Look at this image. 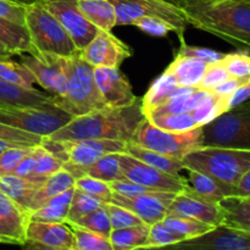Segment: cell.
Wrapping results in <instances>:
<instances>
[{"label":"cell","instance_id":"cell-1","mask_svg":"<svg viewBox=\"0 0 250 250\" xmlns=\"http://www.w3.org/2000/svg\"><path fill=\"white\" fill-rule=\"evenodd\" d=\"M180 9L194 28L250 49V0H189Z\"/></svg>","mask_w":250,"mask_h":250},{"label":"cell","instance_id":"cell-2","mask_svg":"<svg viewBox=\"0 0 250 250\" xmlns=\"http://www.w3.org/2000/svg\"><path fill=\"white\" fill-rule=\"evenodd\" d=\"M146 115L142 98L125 106H106L88 114L75 116L48 138L53 141L117 139L131 142L137 127Z\"/></svg>","mask_w":250,"mask_h":250},{"label":"cell","instance_id":"cell-3","mask_svg":"<svg viewBox=\"0 0 250 250\" xmlns=\"http://www.w3.org/2000/svg\"><path fill=\"white\" fill-rule=\"evenodd\" d=\"M67 76L65 95L54 99L56 107L75 117L107 106L95 83L94 67L82 58L80 50L68 56Z\"/></svg>","mask_w":250,"mask_h":250},{"label":"cell","instance_id":"cell-4","mask_svg":"<svg viewBox=\"0 0 250 250\" xmlns=\"http://www.w3.org/2000/svg\"><path fill=\"white\" fill-rule=\"evenodd\" d=\"M186 168L199 171L220 182L236 186L250 170V150L200 146L182 159Z\"/></svg>","mask_w":250,"mask_h":250},{"label":"cell","instance_id":"cell-5","mask_svg":"<svg viewBox=\"0 0 250 250\" xmlns=\"http://www.w3.org/2000/svg\"><path fill=\"white\" fill-rule=\"evenodd\" d=\"M26 28L36 53L68 58L78 51L66 29L39 0L27 5Z\"/></svg>","mask_w":250,"mask_h":250},{"label":"cell","instance_id":"cell-6","mask_svg":"<svg viewBox=\"0 0 250 250\" xmlns=\"http://www.w3.org/2000/svg\"><path fill=\"white\" fill-rule=\"evenodd\" d=\"M202 146L250 150V99L202 126Z\"/></svg>","mask_w":250,"mask_h":250},{"label":"cell","instance_id":"cell-7","mask_svg":"<svg viewBox=\"0 0 250 250\" xmlns=\"http://www.w3.org/2000/svg\"><path fill=\"white\" fill-rule=\"evenodd\" d=\"M132 143L182 160L188 153L202 146V127L183 132H171L154 126L144 119L137 127Z\"/></svg>","mask_w":250,"mask_h":250},{"label":"cell","instance_id":"cell-8","mask_svg":"<svg viewBox=\"0 0 250 250\" xmlns=\"http://www.w3.org/2000/svg\"><path fill=\"white\" fill-rule=\"evenodd\" d=\"M72 117L59 107H0V124L42 137L50 136Z\"/></svg>","mask_w":250,"mask_h":250},{"label":"cell","instance_id":"cell-9","mask_svg":"<svg viewBox=\"0 0 250 250\" xmlns=\"http://www.w3.org/2000/svg\"><path fill=\"white\" fill-rule=\"evenodd\" d=\"M116 11L117 26L131 24L141 16H155L168 22L175 28L180 41H183L188 22L180 7L164 0H109Z\"/></svg>","mask_w":250,"mask_h":250},{"label":"cell","instance_id":"cell-10","mask_svg":"<svg viewBox=\"0 0 250 250\" xmlns=\"http://www.w3.org/2000/svg\"><path fill=\"white\" fill-rule=\"evenodd\" d=\"M20 62L23 63L53 99L65 95L67 88L68 58L53 54H20Z\"/></svg>","mask_w":250,"mask_h":250},{"label":"cell","instance_id":"cell-11","mask_svg":"<svg viewBox=\"0 0 250 250\" xmlns=\"http://www.w3.org/2000/svg\"><path fill=\"white\" fill-rule=\"evenodd\" d=\"M119 163L122 173L127 180L151 190L177 194L187 188L185 176L168 175L127 153H119Z\"/></svg>","mask_w":250,"mask_h":250},{"label":"cell","instance_id":"cell-12","mask_svg":"<svg viewBox=\"0 0 250 250\" xmlns=\"http://www.w3.org/2000/svg\"><path fill=\"white\" fill-rule=\"evenodd\" d=\"M58 20L76 44L78 50L84 49L100 29L90 23L81 12L77 0H39Z\"/></svg>","mask_w":250,"mask_h":250},{"label":"cell","instance_id":"cell-13","mask_svg":"<svg viewBox=\"0 0 250 250\" xmlns=\"http://www.w3.org/2000/svg\"><path fill=\"white\" fill-rule=\"evenodd\" d=\"M182 250H250V232L219 225L207 233L168 247Z\"/></svg>","mask_w":250,"mask_h":250},{"label":"cell","instance_id":"cell-14","mask_svg":"<svg viewBox=\"0 0 250 250\" xmlns=\"http://www.w3.org/2000/svg\"><path fill=\"white\" fill-rule=\"evenodd\" d=\"M80 51L82 58L93 67L119 68L132 55L128 45L109 31H99L92 42Z\"/></svg>","mask_w":250,"mask_h":250},{"label":"cell","instance_id":"cell-15","mask_svg":"<svg viewBox=\"0 0 250 250\" xmlns=\"http://www.w3.org/2000/svg\"><path fill=\"white\" fill-rule=\"evenodd\" d=\"M167 215L190 217L211 226H219L224 222V209L220 203L195 194L189 188L177 193L168 208Z\"/></svg>","mask_w":250,"mask_h":250},{"label":"cell","instance_id":"cell-16","mask_svg":"<svg viewBox=\"0 0 250 250\" xmlns=\"http://www.w3.org/2000/svg\"><path fill=\"white\" fill-rule=\"evenodd\" d=\"M175 195V193L159 190H153L138 197H124L114 193L111 203L127 208L134 212L144 224L151 226L165 219Z\"/></svg>","mask_w":250,"mask_h":250},{"label":"cell","instance_id":"cell-17","mask_svg":"<svg viewBox=\"0 0 250 250\" xmlns=\"http://www.w3.org/2000/svg\"><path fill=\"white\" fill-rule=\"evenodd\" d=\"M23 248L72 250L73 234L66 222L31 221L27 225Z\"/></svg>","mask_w":250,"mask_h":250},{"label":"cell","instance_id":"cell-18","mask_svg":"<svg viewBox=\"0 0 250 250\" xmlns=\"http://www.w3.org/2000/svg\"><path fill=\"white\" fill-rule=\"evenodd\" d=\"M60 142V141H59ZM128 142L117 139H84L62 142L66 153L65 163L89 166L111 153H124Z\"/></svg>","mask_w":250,"mask_h":250},{"label":"cell","instance_id":"cell-19","mask_svg":"<svg viewBox=\"0 0 250 250\" xmlns=\"http://www.w3.org/2000/svg\"><path fill=\"white\" fill-rule=\"evenodd\" d=\"M94 78L107 106H125L136 102L128 78L116 67H94Z\"/></svg>","mask_w":250,"mask_h":250},{"label":"cell","instance_id":"cell-20","mask_svg":"<svg viewBox=\"0 0 250 250\" xmlns=\"http://www.w3.org/2000/svg\"><path fill=\"white\" fill-rule=\"evenodd\" d=\"M29 214L0 190V239L1 243L22 244L26 242Z\"/></svg>","mask_w":250,"mask_h":250},{"label":"cell","instance_id":"cell-21","mask_svg":"<svg viewBox=\"0 0 250 250\" xmlns=\"http://www.w3.org/2000/svg\"><path fill=\"white\" fill-rule=\"evenodd\" d=\"M56 107L51 95L37 90L36 88H24L2 80L0 77V107Z\"/></svg>","mask_w":250,"mask_h":250},{"label":"cell","instance_id":"cell-22","mask_svg":"<svg viewBox=\"0 0 250 250\" xmlns=\"http://www.w3.org/2000/svg\"><path fill=\"white\" fill-rule=\"evenodd\" d=\"M185 170L187 171V177H185L187 187L195 194L215 203H220L226 197H236L234 186L220 182L199 171L186 167Z\"/></svg>","mask_w":250,"mask_h":250},{"label":"cell","instance_id":"cell-23","mask_svg":"<svg viewBox=\"0 0 250 250\" xmlns=\"http://www.w3.org/2000/svg\"><path fill=\"white\" fill-rule=\"evenodd\" d=\"M44 181L16 175L0 176V190L29 214V205Z\"/></svg>","mask_w":250,"mask_h":250},{"label":"cell","instance_id":"cell-24","mask_svg":"<svg viewBox=\"0 0 250 250\" xmlns=\"http://www.w3.org/2000/svg\"><path fill=\"white\" fill-rule=\"evenodd\" d=\"M124 153L129 154L133 158L138 159V160L143 161V163L148 164V165L153 166V167L158 168L163 172L168 173V175L180 176L185 168L182 160H180V159L164 155L158 151L143 148V146L132 143V142H128L126 144V149H125Z\"/></svg>","mask_w":250,"mask_h":250},{"label":"cell","instance_id":"cell-25","mask_svg":"<svg viewBox=\"0 0 250 250\" xmlns=\"http://www.w3.org/2000/svg\"><path fill=\"white\" fill-rule=\"evenodd\" d=\"M0 43L15 55L36 54L26 26L0 17Z\"/></svg>","mask_w":250,"mask_h":250},{"label":"cell","instance_id":"cell-26","mask_svg":"<svg viewBox=\"0 0 250 250\" xmlns=\"http://www.w3.org/2000/svg\"><path fill=\"white\" fill-rule=\"evenodd\" d=\"M77 5L85 19L100 31L111 32L116 23V11L109 0H77Z\"/></svg>","mask_w":250,"mask_h":250},{"label":"cell","instance_id":"cell-27","mask_svg":"<svg viewBox=\"0 0 250 250\" xmlns=\"http://www.w3.org/2000/svg\"><path fill=\"white\" fill-rule=\"evenodd\" d=\"M75 177H73L70 172L63 170V168H61L58 172L50 175L45 181H44L43 185L39 187V189L37 190L36 194H34L33 199H32L31 202V205H29V212L39 209V208L43 207L49 199L61 194L62 192L67 190L68 188L73 187V186H75Z\"/></svg>","mask_w":250,"mask_h":250},{"label":"cell","instance_id":"cell-28","mask_svg":"<svg viewBox=\"0 0 250 250\" xmlns=\"http://www.w3.org/2000/svg\"><path fill=\"white\" fill-rule=\"evenodd\" d=\"M207 66L208 62L200 59L176 55L175 60L168 65L166 70L177 78L180 85L199 87Z\"/></svg>","mask_w":250,"mask_h":250},{"label":"cell","instance_id":"cell-29","mask_svg":"<svg viewBox=\"0 0 250 250\" xmlns=\"http://www.w3.org/2000/svg\"><path fill=\"white\" fill-rule=\"evenodd\" d=\"M73 192H75V186L49 199L43 207L29 212V220L42 222H65L70 210Z\"/></svg>","mask_w":250,"mask_h":250},{"label":"cell","instance_id":"cell-30","mask_svg":"<svg viewBox=\"0 0 250 250\" xmlns=\"http://www.w3.org/2000/svg\"><path fill=\"white\" fill-rule=\"evenodd\" d=\"M149 225L141 224L125 229H112L109 241L112 250L146 249L148 244Z\"/></svg>","mask_w":250,"mask_h":250},{"label":"cell","instance_id":"cell-31","mask_svg":"<svg viewBox=\"0 0 250 250\" xmlns=\"http://www.w3.org/2000/svg\"><path fill=\"white\" fill-rule=\"evenodd\" d=\"M220 205L224 209L222 225L250 232V197H226Z\"/></svg>","mask_w":250,"mask_h":250},{"label":"cell","instance_id":"cell-32","mask_svg":"<svg viewBox=\"0 0 250 250\" xmlns=\"http://www.w3.org/2000/svg\"><path fill=\"white\" fill-rule=\"evenodd\" d=\"M178 84V81L175 76L167 70L164 71L160 77L156 78L150 85L146 94L142 98V105H143L144 115L150 111L154 107L159 106L167 100L171 92L175 89Z\"/></svg>","mask_w":250,"mask_h":250},{"label":"cell","instance_id":"cell-33","mask_svg":"<svg viewBox=\"0 0 250 250\" xmlns=\"http://www.w3.org/2000/svg\"><path fill=\"white\" fill-rule=\"evenodd\" d=\"M65 222L68 225L73 234L72 250H112L107 238H104L89 229H83L73 222Z\"/></svg>","mask_w":250,"mask_h":250},{"label":"cell","instance_id":"cell-34","mask_svg":"<svg viewBox=\"0 0 250 250\" xmlns=\"http://www.w3.org/2000/svg\"><path fill=\"white\" fill-rule=\"evenodd\" d=\"M0 77L24 88H34L33 84L37 83L31 71L23 63L11 60V58L0 59Z\"/></svg>","mask_w":250,"mask_h":250},{"label":"cell","instance_id":"cell-35","mask_svg":"<svg viewBox=\"0 0 250 250\" xmlns=\"http://www.w3.org/2000/svg\"><path fill=\"white\" fill-rule=\"evenodd\" d=\"M163 222L166 226L170 227L173 232L185 237V239L194 238V237L200 236V234L207 233L208 231H210L214 227L211 225L199 221V220L183 216H173V215H166Z\"/></svg>","mask_w":250,"mask_h":250},{"label":"cell","instance_id":"cell-36","mask_svg":"<svg viewBox=\"0 0 250 250\" xmlns=\"http://www.w3.org/2000/svg\"><path fill=\"white\" fill-rule=\"evenodd\" d=\"M146 119L161 129L171 132H183L188 129L197 128L198 125L190 112H180V114H161L151 115Z\"/></svg>","mask_w":250,"mask_h":250},{"label":"cell","instance_id":"cell-37","mask_svg":"<svg viewBox=\"0 0 250 250\" xmlns=\"http://www.w3.org/2000/svg\"><path fill=\"white\" fill-rule=\"evenodd\" d=\"M104 203L100 202L97 198L92 197V195L87 194V193L82 192L81 189L75 187V192H73L72 200H71L70 210H68L67 222H76L81 219V217L85 216L89 212L94 211L98 208L103 207Z\"/></svg>","mask_w":250,"mask_h":250},{"label":"cell","instance_id":"cell-38","mask_svg":"<svg viewBox=\"0 0 250 250\" xmlns=\"http://www.w3.org/2000/svg\"><path fill=\"white\" fill-rule=\"evenodd\" d=\"M73 224L78 225V226L83 227V229H89V231L94 232V233L99 234V236L107 239H109L110 233H111L112 231L111 222H110V217L109 214H107V210L106 208H105V205L98 208V209L89 212V214L85 215V216L81 217L78 221L73 222Z\"/></svg>","mask_w":250,"mask_h":250},{"label":"cell","instance_id":"cell-39","mask_svg":"<svg viewBox=\"0 0 250 250\" xmlns=\"http://www.w3.org/2000/svg\"><path fill=\"white\" fill-rule=\"evenodd\" d=\"M37 154L38 156H37L36 168H34L33 175L29 178L45 181L49 176L62 168L63 161L46 150L42 144L37 146Z\"/></svg>","mask_w":250,"mask_h":250},{"label":"cell","instance_id":"cell-40","mask_svg":"<svg viewBox=\"0 0 250 250\" xmlns=\"http://www.w3.org/2000/svg\"><path fill=\"white\" fill-rule=\"evenodd\" d=\"M181 241H185V237L173 232L163 221H159L149 226L148 244H146V249L165 248V247H171Z\"/></svg>","mask_w":250,"mask_h":250},{"label":"cell","instance_id":"cell-41","mask_svg":"<svg viewBox=\"0 0 250 250\" xmlns=\"http://www.w3.org/2000/svg\"><path fill=\"white\" fill-rule=\"evenodd\" d=\"M75 187L81 189L82 192L97 198L103 203H111L112 189L110 188L109 183L105 181L98 180V178L90 177V176H82L76 178Z\"/></svg>","mask_w":250,"mask_h":250},{"label":"cell","instance_id":"cell-42","mask_svg":"<svg viewBox=\"0 0 250 250\" xmlns=\"http://www.w3.org/2000/svg\"><path fill=\"white\" fill-rule=\"evenodd\" d=\"M104 205L107 210V214H109L112 229H125V227L144 224L134 212H132L127 208L114 204V203H105Z\"/></svg>","mask_w":250,"mask_h":250},{"label":"cell","instance_id":"cell-43","mask_svg":"<svg viewBox=\"0 0 250 250\" xmlns=\"http://www.w3.org/2000/svg\"><path fill=\"white\" fill-rule=\"evenodd\" d=\"M131 24L153 37H166L170 32H175V28L168 22L155 16L137 17L131 22Z\"/></svg>","mask_w":250,"mask_h":250},{"label":"cell","instance_id":"cell-44","mask_svg":"<svg viewBox=\"0 0 250 250\" xmlns=\"http://www.w3.org/2000/svg\"><path fill=\"white\" fill-rule=\"evenodd\" d=\"M222 62L229 71V76L244 78V80L250 77V55L248 53L238 51V53L225 54Z\"/></svg>","mask_w":250,"mask_h":250},{"label":"cell","instance_id":"cell-45","mask_svg":"<svg viewBox=\"0 0 250 250\" xmlns=\"http://www.w3.org/2000/svg\"><path fill=\"white\" fill-rule=\"evenodd\" d=\"M31 149L32 146H19L5 150L0 155V176L12 175L20 161L31 151Z\"/></svg>","mask_w":250,"mask_h":250},{"label":"cell","instance_id":"cell-46","mask_svg":"<svg viewBox=\"0 0 250 250\" xmlns=\"http://www.w3.org/2000/svg\"><path fill=\"white\" fill-rule=\"evenodd\" d=\"M229 77V73L227 68L225 67L222 59L219 61H215V62H210L208 63L207 68H205V72L199 83V88L211 90L212 88L216 87L217 84L224 82Z\"/></svg>","mask_w":250,"mask_h":250},{"label":"cell","instance_id":"cell-47","mask_svg":"<svg viewBox=\"0 0 250 250\" xmlns=\"http://www.w3.org/2000/svg\"><path fill=\"white\" fill-rule=\"evenodd\" d=\"M0 139L16 142V143L24 144V146H33L41 144L43 137L31 133V132H26L22 131V129H17L14 128V127L6 126L4 124H0Z\"/></svg>","mask_w":250,"mask_h":250},{"label":"cell","instance_id":"cell-48","mask_svg":"<svg viewBox=\"0 0 250 250\" xmlns=\"http://www.w3.org/2000/svg\"><path fill=\"white\" fill-rule=\"evenodd\" d=\"M177 55L200 59V60L210 63V62H215V61H219L221 60V59H224L225 54L220 53V51H216V50H212V49L188 45V44H186L185 39H183V41H181V46Z\"/></svg>","mask_w":250,"mask_h":250},{"label":"cell","instance_id":"cell-49","mask_svg":"<svg viewBox=\"0 0 250 250\" xmlns=\"http://www.w3.org/2000/svg\"><path fill=\"white\" fill-rule=\"evenodd\" d=\"M27 5L12 1V0H0V17L17 24L26 26Z\"/></svg>","mask_w":250,"mask_h":250},{"label":"cell","instance_id":"cell-50","mask_svg":"<svg viewBox=\"0 0 250 250\" xmlns=\"http://www.w3.org/2000/svg\"><path fill=\"white\" fill-rule=\"evenodd\" d=\"M107 183H109L112 192L124 195V197H138V195L153 192V190L149 189V188L138 185V183L136 182H132V181L127 180V178L126 180L121 181H112V182Z\"/></svg>","mask_w":250,"mask_h":250},{"label":"cell","instance_id":"cell-51","mask_svg":"<svg viewBox=\"0 0 250 250\" xmlns=\"http://www.w3.org/2000/svg\"><path fill=\"white\" fill-rule=\"evenodd\" d=\"M37 146H32L31 151L20 161V164L17 165V167L15 168L14 173L12 175L20 176V177H31L34 172V168L37 165Z\"/></svg>","mask_w":250,"mask_h":250},{"label":"cell","instance_id":"cell-52","mask_svg":"<svg viewBox=\"0 0 250 250\" xmlns=\"http://www.w3.org/2000/svg\"><path fill=\"white\" fill-rule=\"evenodd\" d=\"M250 99V77L247 81H244L229 98V110L233 109V107L238 106V105L243 104L247 100Z\"/></svg>","mask_w":250,"mask_h":250},{"label":"cell","instance_id":"cell-53","mask_svg":"<svg viewBox=\"0 0 250 250\" xmlns=\"http://www.w3.org/2000/svg\"><path fill=\"white\" fill-rule=\"evenodd\" d=\"M248 80V78H247ZM244 78H238V77H233V76H229V78L221 82L220 84H217L216 87H214L211 89V92L214 94L219 95V97H229L242 83L244 82Z\"/></svg>","mask_w":250,"mask_h":250},{"label":"cell","instance_id":"cell-54","mask_svg":"<svg viewBox=\"0 0 250 250\" xmlns=\"http://www.w3.org/2000/svg\"><path fill=\"white\" fill-rule=\"evenodd\" d=\"M236 197H250V170L247 171L234 186Z\"/></svg>","mask_w":250,"mask_h":250},{"label":"cell","instance_id":"cell-55","mask_svg":"<svg viewBox=\"0 0 250 250\" xmlns=\"http://www.w3.org/2000/svg\"><path fill=\"white\" fill-rule=\"evenodd\" d=\"M24 146V144L16 143V142L5 141V139H0V155H1L5 150H7V149L12 148V146Z\"/></svg>","mask_w":250,"mask_h":250},{"label":"cell","instance_id":"cell-56","mask_svg":"<svg viewBox=\"0 0 250 250\" xmlns=\"http://www.w3.org/2000/svg\"><path fill=\"white\" fill-rule=\"evenodd\" d=\"M12 56H15V54L11 53L6 46H4L1 43H0V59L12 58Z\"/></svg>","mask_w":250,"mask_h":250},{"label":"cell","instance_id":"cell-57","mask_svg":"<svg viewBox=\"0 0 250 250\" xmlns=\"http://www.w3.org/2000/svg\"><path fill=\"white\" fill-rule=\"evenodd\" d=\"M12 1H16V2H20V4L29 5V4H33V2H36V1H37V0H12Z\"/></svg>","mask_w":250,"mask_h":250},{"label":"cell","instance_id":"cell-58","mask_svg":"<svg viewBox=\"0 0 250 250\" xmlns=\"http://www.w3.org/2000/svg\"><path fill=\"white\" fill-rule=\"evenodd\" d=\"M0 243H1V239H0Z\"/></svg>","mask_w":250,"mask_h":250}]
</instances>
